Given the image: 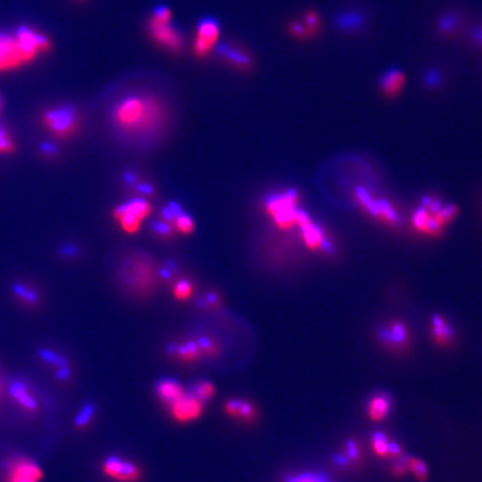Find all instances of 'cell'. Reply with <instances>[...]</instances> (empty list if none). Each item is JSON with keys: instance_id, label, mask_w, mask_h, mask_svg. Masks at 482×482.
<instances>
[{"instance_id": "1", "label": "cell", "mask_w": 482, "mask_h": 482, "mask_svg": "<svg viewBox=\"0 0 482 482\" xmlns=\"http://www.w3.org/2000/svg\"><path fill=\"white\" fill-rule=\"evenodd\" d=\"M169 121L168 103L146 89L126 92L109 109L111 128L123 141L151 143L165 132Z\"/></svg>"}, {"instance_id": "2", "label": "cell", "mask_w": 482, "mask_h": 482, "mask_svg": "<svg viewBox=\"0 0 482 482\" xmlns=\"http://www.w3.org/2000/svg\"><path fill=\"white\" fill-rule=\"evenodd\" d=\"M53 40L40 29L24 25L11 34L0 33V74L16 72L53 50Z\"/></svg>"}, {"instance_id": "3", "label": "cell", "mask_w": 482, "mask_h": 482, "mask_svg": "<svg viewBox=\"0 0 482 482\" xmlns=\"http://www.w3.org/2000/svg\"><path fill=\"white\" fill-rule=\"evenodd\" d=\"M459 214L460 210L456 204H443L437 197L427 196L412 214V228L419 235L440 238Z\"/></svg>"}, {"instance_id": "4", "label": "cell", "mask_w": 482, "mask_h": 482, "mask_svg": "<svg viewBox=\"0 0 482 482\" xmlns=\"http://www.w3.org/2000/svg\"><path fill=\"white\" fill-rule=\"evenodd\" d=\"M43 128L57 141H68L81 133L83 115L73 104H57L46 107L40 112Z\"/></svg>"}, {"instance_id": "5", "label": "cell", "mask_w": 482, "mask_h": 482, "mask_svg": "<svg viewBox=\"0 0 482 482\" xmlns=\"http://www.w3.org/2000/svg\"><path fill=\"white\" fill-rule=\"evenodd\" d=\"M353 198L365 214L380 224H385L386 227L392 229L401 226V217L395 207L385 199L376 197L368 189L356 187L353 190Z\"/></svg>"}, {"instance_id": "6", "label": "cell", "mask_w": 482, "mask_h": 482, "mask_svg": "<svg viewBox=\"0 0 482 482\" xmlns=\"http://www.w3.org/2000/svg\"><path fill=\"white\" fill-rule=\"evenodd\" d=\"M146 32L151 42L161 50L173 55H181L185 52V36L172 21H159L150 16L146 21Z\"/></svg>"}, {"instance_id": "7", "label": "cell", "mask_w": 482, "mask_h": 482, "mask_svg": "<svg viewBox=\"0 0 482 482\" xmlns=\"http://www.w3.org/2000/svg\"><path fill=\"white\" fill-rule=\"evenodd\" d=\"M376 339L386 351L398 355L409 352L413 343L411 329L399 318L384 322L376 331Z\"/></svg>"}, {"instance_id": "8", "label": "cell", "mask_w": 482, "mask_h": 482, "mask_svg": "<svg viewBox=\"0 0 482 482\" xmlns=\"http://www.w3.org/2000/svg\"><path fill=\"white\" fill-rule=\"evenodd\" d=\"M300 195L295 190L278 195L269 199L266 204L267 214L277 227L283 230L297 227V219L302 210H298Z\"/></svg>"}, {"instance_id": "9", "label": "cell", "mask_w": 482, "mask_h": 482, "mask_svg": "<svg viewBox=\"0 0 482 482\" xmlns=\"http://www.w3.org/2000/svg\"><path fill=\"white\" fill-rule=\"evenodd\" d=\"M221 27L214 17H204L198 21L193 40V55L198 60H207L219 43Z\"/></svg>"}, {"instance_id": "10", "label": "cell", "mask_w": 482, "mask_h": 482, "mask_svg": "<svg viewBox=\"0 0 482 482\" xmlns=\"http://www.w3.org/2000/svg\"><path fill=\"white\" fill-rule=\"evenodd\" d=\"M151 212V204L149 202L136 199L115 209L113 216L123 231L134 235L141 229L142 222L150 216Z\"/></svg>"}, {"instance_id": "11", "label": "cell", "mask_w": 482, "mask_h": 482, "mask_svg": "<svg viewBox=\"0 0 482 482\" xmlns=\"http://www.w3.org/2000/svg\"><path fill=\"white\" fill-rule=\"evenodd\" d=\"M214 54L222 63L240 73H251L255 66L253 54L238 43H218L214 48Z\"/></svg>"}, {"instance_id": "12", "label": "cell", "mask_w": 482, "mask_h": 482, "mask_svg": "<svg viewBox=\"0 0 482 482\" xmlns=\"http://www.w3.org/2000/svg\"><path fill=\"white\" fill-rule=\"evenodd\" d=\"M300 236L307 249L319 253H333L331 241L326 236L324 230L313 220L300 228Z\"/></svg>"}, {"instance_id": "13", "label": "cell", "mask_w": 482, "mask_h": 482, "mask_svg": "<svg viewBox=\"0 0 482 482\" xmlns=\"http://www.w3.org/2000/svg\"><path fill=\"white\" fill-rule=\"evenodd\" d=\"M430 337L435 346L450 349L456 343V332L448 319L441 314H434L430 321Z\"/></svg>"}, {"instance_id": "14", "label": "cell", "mask_w": 482, "mask_h": 482, "mask_svg": "<svg viewBox=\"0 0 482 482\" xmlns=\"http://www.w3.org/2000/svg\"><path fill=\"white\" fill-rule=\"evenodd\" d=\"M42 478L43 472L40 466L26 459H18L9 466L7 482H40Z\"/></svg>"}, {"instance_id": "15", "label": "cell", "mask_w": 482, "mask_h": 482, "mask_svg": "<svg viewBox=\"0 0 482 482\" xmlns=\"http://www.w3.org/2000/svg\"><path fill=\"white\" fill-rule=\"evenodd\" d=\"M172 415L179 421H191L199 417L202 412V402L192 393L185 394L181 399L171 404Z\"/></svg>"}, {"instance_id": "16", "label": "cell", "mask_w": 482, "mask_h": 482, "mask_svg": "<svg viewBox=\"0 0 482 482\" xmlns=\"http://www.w3.org/2000/svg\"><path fill=\"white\" fill-rule=\"evenodd\" d=\"M104 472L107 476L121 481H133L138 477L136 466L130 462L123 461L118 456H110L107 459L104 464Z\"/></svg>"}, {"instance_id": "17", "label": "cell", "mask_w": 482, "mask_h": 482, "mask_svg": "<svg viewBox=\"0 0 482 482\" xmlns=\"http://www.w3.org/2000/svg\"><path fill=\"white\" fill-rule=\"evenodd\" d=\"M407 83V77L403 72L392 70L386 72L380 81V91L386 99H395L401 95Z\"/></svg>"}, {"instance_id": "18", "label": "cell", "mask_w": 482, "mask_h": 482, "mask_svg": "<svg viewBox=\"0 0 482 482\" xmlns=\"http://www.w3.org/2000/svg\"><path fill=\"white\" fill-rule=\"evenodd\" d=\"M392 410V399L386 393H376L371 398L366 413L372 422H382Z\"/></svg>"}, {"instance_id": "19", "label": "cell", "mask_w": 482, "mask_h": 482, "mask_svg": "<svg viewBox=\"0 0 482 482\" xmlns=\"http://www.w3.org/2000/svg\"><path fill=\"white\" fill-rule=\"evenodd\" d=\"M155 390H157L158 395L161 398L162 401L167 402L169 404L175 403L185 394L182 386L172 378H163V380H160Z\"/></svg>"}, {"instance_id": "20", "label": "cell", "mask_w": 482, "mask_h": 482, "mask_svg": "<svg viewBox=\"0 0 482 482\" xmlns=\"http://www.w3.org/2000/svg\"><path fill=\"white\" fill-rule=\"evenodd\" d=\"M13 296L18 300L19 302L29 307H36L40 305V292H37L36 288L25 283H16L13 286Z\"/></svg>"}, {"instance_id": "21", "label": "cell", "mask_w": 482, "mask_h": 482, "mask_svg": "<svg viewBox=\"0 0 482 482\" xmlns=\"http://www.w3.org/2000/svg\"><path fill=\"white\" fill-rule=\"evenodd\" d=\"M11 394L21 407H24L27 411H36L37 401L24 383H21V382L13 383V385L11 386Z\"/></svg>"}, {"instance_id": "22", "label": "cell", "mask_w": 482, "mask_h": 482, "mask_svg": "<svg viewBox=\"0 0 482 482\" xmlns=\"http://www.w3.org/2000/svg\"><path fill=\"white\" fill-rule=\"evenodd\" d=\"M461 26V17L456 13H448L439 19L438 32L442 36H454Z\"/></svg>"}, {"instance_id": "23", "label": "cell", "mask_w": 482, "mask_h": 482, "mask_svg": "<svg viewBox=\"0 0 482 482\" xmlns=\"http://www.w3.org/2000/svg\"><path fill=\"white\" fill-rule=\"evenodd\" d=\"M17 151L16 142L11 131L0 123V155H9Z\"/></svg>"}, {"instance_id": "24", "label": "cell", "mask_w": 482, "mask_h": 482, "mask_svg": "<svg viewBox=\"0 0 482 482\" xmlns=\"http://www.w3.org/2000/svg\"><path fill=\"white\" fill-rule=\"evenodd\" d=\"M371 446H372L373 452L378 458L390 460V454H388L390 441H388V437L384 433L378 432L373 435Z\"/></svg>"}, {"instance_id": "25", "label": "cell", "mask_w": 482, "mask_h": 482, "mask_svg": "<svg viewBox=\"0 0 482 482\" xmlns=\"http://www.w3.org/2000/svg\"><path fill=\"white\" fill-rule=\"evenodd\" d=\"M407 464H409L410 473L412 472L417 481L427 482L429 480V469H427L425 462L415 458V456H407Z\"/></svg>"}, {"instance_id": "26", "label": "cell", "mask_w": 482, "mask_h": 482, "mask_svg": "<svg viewBox=\"0 0 482 482\" xmlns=\"http://www.w3.org/2000/svg\"><path fill=\"white\" fill-rule=\"evenodd\" d=\"M302 23H304L306 29H307L310 40L314 38V37L317 36V35L321 33L322 19L321 16L318 15L317 11H306L305 15H304V18H302Z\"/></svg>"}, {"instance_id": "27", "label": "cell", "mask_w": 482, "mask_h": 482, "mask_svg": "<svg viewBox=\"0 0 482 482\" xmlns=\"http://www.w3.org/2000/svg\"><path fill=\"white\" fill-rule=\"evenodd\" d=\"M226 410L229 412L230 415H236V417H251L253 413L251 404L247 402L238 401V400L228 402Z\"/></svg>"}, {"instance_id": "28", "label": "cell", "mask_w": 482, "mask_h": 482, "mask_svg": "<svg viewBox=\"0 0 482 482\" xmlns=\"http://www.w3.org/2000/svg\"><path fill=\"white\" fill-rule=\"evenodd\" d=\"M341 456L345 459L347 466L360 464L361 459H362V451H361L360 446L357 444L356 441H347L346 446L344 448V454H341Z\"/></svg>"}, {"instance_id": "29", "label": "cell", "mask_w": 482, "mask_h": 482, "mask_svg": "<svg viewBox=\"0 0 482 482\" xmlns=\"http://www.w3.org/2000/svg\"><path fill=\"white\" fill-rule=\"evenodd\" d=\"M287 31H288V34L295 38L296 40H310V35H308L307 29H306L305 25L302 21H292L287 25Z\"/></svg>"}, {"instance_id": "30", "label": "cell", "mask_w": 482, "mask_h": 482, "mask_svg": "<svg viewBox=\"0 0 482 482\" xmlns=\"http://www.w3.org/2000/svg\"><path fill=\"white\" fill-rule=\"evenodd\" d=\"M175 224L177 231L181 232L183 235H190L195 231V222L188 214H175Z\"/></svg>"}, {"instance_id": "31", "label": "cell", "mask_w": 482, "mask_h": 482, "mask_svg": "<svg viewBox=\"0 0 482 482\" xmlns=\"http://www.w3.org/2000/svg\"><path fill=\"white\" fill-rule=\"evenodd\" d=\"M191 393L196 396V398H198L201 402H206L207 400L212 399V396H214V386L212 383L206 382V380L199 382V383L195 385Z\"/></svg>"}, {"instance_id": "32", "label": "cell", "mask_w": 482, "mask_h": 482, "mask_svg": "<svg viewBox=\"0 0 482 482\" xmlns=\"http://www.w3.org/2000/svg\"><path fill=\"white\" fill-rule=\"evenodd\" d=\"M177 352L179 356L185 361H192L198 358L200 355L201 349L199 347L198 343L190 341L188 344L182 345V346L177 347Z\"/></svg>"}, {"instance_id": "33", "label": "cell", "mask_w": 482, "mask_h": 482, "mask_svg": "<svg viewBox=\"0 0 482 482\" xmlns=\"http://www.w3.org/2000/svg\"><path fill=\"white\" fill-rule=\"evenodd\" d=\"M192 285L188 280H180L173 287V296L180 302L188 300L192 296Z\"/></svg>"}, {"instance_id": "34", "label": "cell", "mask_w": 482, "mask_h": 482, "mask_svg": "<svg viewBox=\"0 0 482 482\" xmlns=\"http://www.w3.org/2000/svg\"><path fill=\"white\" fill-rule=\"evenodd\" d=\"M391 473L393 477L401 479L410 473L409 464H407V456H403L399 460H396L395 464L392 466Z\"/></svg>"}, {"instance_id": "35", "label": "cell", "mask_w": 482, "mask_h": 482, "mask_svg": "<svg viewBox=\"0 0 482 482\" xmlns=\"http://www.w3.org/2000/svg\"><path fill=\"white\" fill-rule=\"evenodd\" d=\"M93 412H94L93 407L92 405H87V407L82 410L79 417L76 419V425H79V427H85L91 421Z\"/></svg>"}, {"instance_id": "36", "label": "cell", "mask_w": 482, "mask_h": 482, "mask_svg": "<svg viewBox=\"0 0 482 482\" xmlns=\"http://www.w3.org/2000/svg\"><path fill=\"white\" fill-rule=\"evenodd\" d=\"M40 152L44 154L45 157L55 158L57 155L58 150L55 144L53 143H43L40 146Z\"/></svg>"}, {"instance_id": "37", "label": "cell", "mask_w": 482, "mask_h": 482, "mask_svg": "<svg viewBox=\"0 0 482 482\" xmlns=\"http://www.w3.org/2000/svg\"><path fill=\"white\" fill-rule=\"evenodd\" d=\"M473 40L476 44L480 45L482 48V26L478 27L477 29H474Z\"/></svg>"}, {"instance_id": "38", "label": "cell", "mask_w": 482, "mask_h": 482, "mask_svg": "<svg viewBox=\"0 0 482 482\" xmlns=\"http://www.w3.org/2000/svg\"><path fill=\"white\" fill-rule=\"evenodd\" d=\"M3 109H4L3 99H1V97H0V114H1V112H3Z\"/></svg>"}, {"instance_id": "39", "label": "cell", "mask_w": 482, "mask_h": 482, "mask_svg": "<svg viewBox=\"0 0 482 482\" xmlns=\"http://www.w3.org/2000/svg\"><path fill=\"white\" fill-rule=\"evenodd\" d=\"M79 1H85V0H79Z\"/></svg>"}]
</instances>
